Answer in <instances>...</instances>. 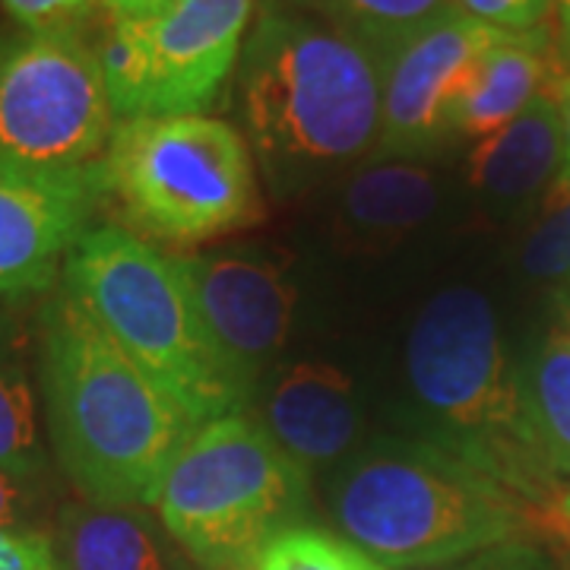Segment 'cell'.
<instances>
[{"instance_id": "obj_24", "label": "cell", "mask_w": 570, "mask_h": 570, "mask_svg": "<svg viewBox=\"0 0 570 570\" xmlns=\"http://www.w3.org/2000/svg\"><path fill=\"white\" fill-rule=\"evenodd\" d=\"M3 13L22 29H82L99 0H0Z\"/></svg>"}, {"instance_id": "obj_29", "label": "cell", "mask_w": 570, "mask_h": 570, "mask_svg": "<svg viewBox=\"0 0 570 570\" xmlns=\"http://www.w3.org/2000/svg\"><path fill=\"white\" fill-rule=\"evenodd\" d=\"M554 96L561 108V124H564V168H570V73H561L554 82Z\"/></svg>"}, {"instance_id": "obj_10", "label": "cell", "mask_w": 570, "mask_h": 570, "mask_svg": "<svg viewBox=\"0 0 570 570\" xmlns=\"http://www.w3.org/2000/svg\"><path fill=\"white\" fill-rule=\"evenodd\" d=\"M510 36L453 10L384 63L381 137L371 159L425 163L450 140V111L469 70Z\"/></svg>"}, {"instance_id": "obj_30", "label": "cell", "mask_w": 570, "mask_h": 570, "mask_svg": "<svg viewBox=\"0 0 570 570\" xmlns=\"http://www.w3.org/2000/svg\"><path fill=\"white\" fill-rule=\"evenodd\" d=\"M554 17H558V36H561L564 58L570 61V0H554Z\"/></svg>"}, {"instance_id": "obj_8", "label": "cell", "mask_w": 570, "mask_h": 570, "mask_svg": "<svg viewBox=\"0 0 570 570\" xmlns=\"http://www.w3.org/2000/svg\"><path fill=\"white\" fill-rule=\"evenodd\" d=\"M118 127L99 48L82 29H0V159L80 171L105 159Z\"/></svg>"}, {"instance_id": "obj_19", "label": "cell", "mask_w": 570, "mask_h": 570, "mask_svg": "<svg viewBox=\"0 0 570 570\" xmlns=\"http://www.w3.org/2000/svg\"><path fill=\"white\" fill-rule=\"evenodd\" d=\"M295 7L358 41L381 63L456 10L453 0H295Z\"/></svg>"}, {"instance_id": "obj_12", "label": "cell", "mask_w": 570, "mask_h": 570, "mask_svg": "<svg viewBox=\"0 0 570 570\" xmlns=\"http://www.w3.org/2000/svg\"><path fill=\"white\" fill-rule=\"evenodd\" d=\"M178 261L206 326L254 390L292 333L298 288L288 264L257 250H213Z\"/></svg>"}, {"instance_id": "obj_22", "label": "cell", "mask_w": 570, "mask_h": 570, "mask_svg": "<svg viewBox=\"0 0 570 570\" xmlns=\"http://www.w3.org/2000/svg\"><path fill=\"white\" fill-rule=\"evenodd\" d=\"M523 266L535 279L570 276V168L546 190V209L523 245Z\"/></svg>"}, {"instance_id": "obj_4", "label": "cell", "mask_w": 570, "mask_h": 570, "mask_svg": "<svg viewBox=\"0 0 570 570\" xmlns=\"http://www.w3.org/2000/svg\"><path fill=\"white\" fill-rule=\"evenodd\" d=\"M330 513L387 570H428L517 542L530 504L438 444L384 441L340 469Z\"/></svg>"}, {"instance_id": "obj_16", "label": "cell", "mask_w": 570, "mask_h": 570, "mask_svg": "<svg viewBox=\"0 0 570 570\" xmlns=\"http://www.w3.org/2000/svg\"><path fill=\"white\" fill-rule=\"evenodd\" d=\"M549 29L504 36L475 61L450 111V140H482L554 86Z\"/></svg>"}, {"instance_id": "obj_6", "label": "cell", "mask_w": 570, "mask_h": 570, "mask_svg": "<svg viewBox=\"0 0 570 570\" xmlns=\"http://www.w3.org/2000/svg\"><path fill=\"white\" fill-rule=\"evenodd\" d=\"M102 168L142 238L190 247L264 219L245 134L209 115L118 121Z\"/></svg>"}, {"instance_id": "obj_13", "label": "cell", "mask_w": 570, "mask_h": 570, "mask_svg": "<svg viewBox=\"0 0 570 570\" xmlns=\"http://www.w3.org/2000/svg\"><path fill=\"white\" fill-rule=\"evenodd\" d=\"M257 422L295 466L314 475L340 463L358 441L362 406L340 367L295 362L273 374Z\"/></svg>"}, {"instance_id": "obj_1", "label": "cell", "mask_w": 570, "mask_h": 570, "mask_svg": "<svg viewBox=\"0 0 570 570\" xmlns=\"http://www.w3.org/2000/svg\"><path fill=\"white\" fill-rule=\"evenodd\" d=\"M36 374L48 444L82 501L153 508L197 425L63 288L39 311Z\"/></svg>"}, {"instance_id": "obj_18", "label": "cell", "mask_w": 570, "mask_h": 570, "mask_svg": "<svg viewBox=\"0 0 570 570\" xmlns=\"http://www.w3.org/2000/svg\"><path fill=\"white\" fill-rule=\"evenodd\" d=\"M441 190L425 163L371 159L343 190V216L355 232L400 235L438 209Z\"/></svg>"}, {"instance_id": "obj_5", "label": "cell", "mask_w": 570, "mask_h": 570, "mask_svg": "<svg viewBox=\"0 0 570 570\" xmlns=\"http://www.w3.org/2000/svg\"><path fill=\"white\" fill-rule=\"evenodd\" d=\"M409 387L438 438L527 504H554V479L532 438L520 374L510 367L491 302L453 285L428 302L406 343Z\"/></svg>"}, {"instance_id": "obj_28", "label": "cell", "mask_w": 570, "mask_h": 570, "mask_svg": "<svg viewBox=\"0 0 570 570\" xmlns=\"http://www.w3.org/2000/svg\"><path fill=\"white\" fill-rule=\"evenodd\" d=\"M168 0H99L108 20H118V17H137V13H146V10H156Z\"/></svg>"}, {"instance_id": "obj_27", "label": "cell", "mask_w": 570, "mask_h": 570, "mask_svg": "<svg viewBox=\"0 0 570 570\" xmlns=\"http://www.w3.org/2000/svg\"><path fill=\"white\" fill-rule=\"evenodd\" d=\"M428 570H549V561L542 558V551L517 539V542H504V546H494L479 554H469L463 561Z\"/></svg>"}, {"instance_id": "obj_25", "label": "cell", "mask_w": 570, "mask_h": 570, "mask_svg": "<svg viewBox=\"0 0 570 570\" xmlns=\"http://www.w3.org/2000/svg\"><path fill=\"white\" fill-rule=\"evenodd\" d=\"M41 513H45V485L0 469V530L41 532Z\"/></svg>"}, {"instance_id": "obj_23", "label": "cell", "mask_w": 570, "mask_h": 570, "mask_svg": "<svg viewBox=\"0 0 570 570\" xmlns=\"http://www.w3.org/2000/svg\"><path fill=\"white\" fill-rule=\"evenodd\" d=\"M469 20L491 26L510 36H530L546 29L554 13V0H453Z\"/></svg>"}, {"instance_id": "obj_20", "label": "cell", "mask_w": 570, "mask_h": 570, "mask_svg": "<svg viewBox=\"0 0 570 570\" xmlns=\"http://www.w3.org/2000/svg\"><path fill=\"white\" fill-rule=\"evenodd\" d=\"M532 438L558 475H570V324L554 326L520 374Z\"/></svg>"}, {"instance_id": "obj_32", "label": "cell", "mask_w": 570, "mask_h": 570, "mask_svg": "<svg viewBox=\"0 0 570 570\" xmlns=\"http://www.w3.org/2000/svg\"><path fill=\"white\" fill-rule=\"evenodd\" d=\"M568 324H570V314H568Z\"/></svg>"}, {"instance_id": "obj_2", "label": "cell", "mask_w": 570, "mask_h": 570, "mask_svg": "<svg viewBox=\"0 0 570 570\" xmlns=\"http://www.w3.org/2000/svg\"><path fill=\"white\" fill-rule=\"evenodd\" d=\"M384 63L298 7H266L235 70V108L273 194L371 163Z\"/></svg>"}, {"instance_id": "obj_21", "label": "cell", "mask_w": 570, "mask_h": 570, "mask_svg": "<svg viewBox=\"0 0 570 570\" xmlns=\"http://www.w3.org/2000/svg\"><path fill=\"white\" fill-rule=\"evenodd\" d=\"M254 570H387L340 532L321 527H288L257 558Z\"/></svg>"}, {"instance_id": "obj_11", "label": "cell", "mask_w": 570, "mask_h": 570, "mask_svg": "<svg viewBox=\"0 0 570 570\" xmlns=\"http://www.w3.org/2000/svg\"><path fill=\"white\" fill-rule=\"evenodd\" d=\"M108 200L102 163L41 171L0 159V302L48 292Z\"/></svg>"}, {"instance_id": "obj_7", "label": "cell", "mask_w": 570, "mask_h": 570, "mask_svg": "<svg viewBox=\"0 0 570 570\" xmlns=\"http://www.w3.org/2000/svg\"><path fill=\"white\" fill-rule=\"evenodd\" d=\"M307 482L266 428L238 412L194 431L153 510L200 570H254L279 532L302 523Z\"/></svg>"}, {"instance_id": "obj_17", "label": "cell", "mask_w": 570, "mask_h": 570, "mask_svg": "<svg viewBox=\"0 0 570 570\" xmlns=\"http://www.w3.org/2000/svg\"><path fill=\"white\" fill-rule=\"evenodd\" d=\"M36 384L29 367V333L13 302H0V469L45 485L51 460Z\"/></svg>"}, {"instance_id": "obj_26", "label": "cell", "mask_w": 570, "mask_h": 570, "mask_svg": "<svg viewBox=\"0 0 570 570\" xmlns=\"http://www.w3.org/2000/svg\"><path fill=\"white\" fill-rule=\"evenodd\" d=\"M0 570H58L48 532L0 530Z\"/></svg>"}, {"instance_id": "obj_31", "label": "cell", "mask_w": 570, "mask_h": 570, "mask_svg": "<svg viewBox=\"0 0 570 570\" xmlns=\"http://www.w3.org/2000/svg\"><path fill=\"white\" fill-rule=\"evenodd\" d=\"M554 513H558V520H564L570 527V489H564L558 494V508H554Z\"/></svg>"}, {"instance_id": "obj_9", "label": "cell", "mask_w": 570, "mask_h": 570, "mask_svg": "<svg viewBox=\"0 0 570 570\" xmlns=\"http://www.w3.org/2000/svg\"><path fill=\"white\" fill-rule=\"evenodd\" d=\"M254 0H168L108 20L99 45L118 121L206 115L235 80Z\"/></svg>"}, {"instance_id": "obj_15", "label": "cell", "mask_w": 570, "mask_h": 570, "mask_svg": "<svg viewBox=\"0 0 570 570\" xmlns=\"http://www.w3.org/2000/svg\"><path fill=\"white\" fill-rule=\"evenodd\" d=\"M564 168V124L554 86L535 96L517 118L475 140L466 159L469 184L498 200L546 194Z\"/></svg>"}, {"instance_id": "obj_3", "label": "cell", "mask_w": 570, "mask_h": 570, "mask_svg": "<svg viewBox=\"0 0 570 570\" xmlns=\"http://www.w3.org/2000/svg\"><path fill=\"white\" fill-rule=\"evenodd\" d=\"M61 283L194 425L245 412L254 390L206 326L178 257L134 228L92 225L67 254Z\"/></svg>"}, {"instance_id": "obj_14", "label": "cell", "mask_w": 570, "mask_h": 570, "mask_svg": "<svg viewBox=\"0 0 570 570\" xmlns=\"http://www.w3.org/2000/svg\"><path fill=\"white\" fill-rule=\"evenodd\" d=\"M58 570H197L149 508L70 501L51 527Z\"/></svg>"}]
</instances>
